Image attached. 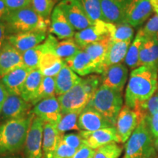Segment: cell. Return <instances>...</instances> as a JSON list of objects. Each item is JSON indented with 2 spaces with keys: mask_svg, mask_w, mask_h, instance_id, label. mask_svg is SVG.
I'll return each instance as SVG.
<instances>
[{
  "mask_svg": "<svg viewBox=\"0 0 158 158\" xmlns=\"http://www.w3.org/2000/svg\"><path fill=\"white\" fill-rule=\"evenodd\" d=\"M158 88V68L155 65H143L134 69L124 94L125 106L135 110L149 100Z\"/></svg>",
  "mask_w": 158,
  "mask_h": 158,
  "instance_id": "obj_1",
  "label": "cell"
},
{
  "mask_svg": "<svg viewBox=\"0 0 158 158\" xmlns=\"http://www.w3.org/2000/svg\"><path fill=\"white\" fill-rule=\"evenodd\" d=\"M35 115L7 120L0 124V156L14 155L24 147Z\"/></svg>",
  "mask_w": 158,
  "mask_h": 158,
  "instance_id": "obj_2",
  "label": "cell"
},
{
  "mask_svg": "<svg viewBox=\"0 0 158 158\" xmlns=\"http://www.w3.org/2000/svg\"><path fill=\"white\" fill-rule=\"evenodd\" d=\"M86 107L98 111L115 127L118 114L123 107L122 92L101 84Z\"/></svg>",
  "mask_w": 158,
  "mask_h": 158,
  "instance_id": "obj_3",
  "label": "cell"
},
{
  "mask_svg": "<svg viewBox=\"0 0 158 158\" xmlns=\"http://www.w3.org/2000/svg\"><path fill=\"white\" fill-rule=\"evenodd\" d=\"M5 23L7 33L13 35L32 31H47L50 20L41 17L30 5L12 11Z\"/></svg>",
  "mask_w": 158,
  "mask_h": 158,
  "instance_id": "obj_4",
  "label": "cell"
},
{
  "mask_svg": "<svg viewBox=\"0 0 158 158\" xmlns=\"http://www.w3.org/2000/svg\"><path fill=\"white\" fill-rule=\"evenodd\" d=\"M125 155L130 158H156L155 139L145 118L140 119L137 127L124 145Z\"/></svg>",
  "mask_w": 158,
  "mask_h": 158,
  "instance_id": "obj_5",
  "label": "cell"
},
{
  "mask_svg": "<svg viewBox=\"0 0 158 158\" xmlns=\"http://www.w3.org/2000/svg\"><path fill=\"white\" fill-rule=\"evenodd\" d=\"M93 94L84 86L82 79L68 92L57 97L62 114L73 112L81 113L86 107Z\"/></svg>",
  "mask_w": 158,
  "mask_h": 158,
  "instance_id": "obj_6",
  "label": "cell"
},
{
  "mask_svg": "<svg viewBox=\"0 0 158 158\" xmlns=\"http://www.w3.org/2000/svg\"><path fill=\"white\" fill-rule=\"evenodd\" d=\"M76 31H81L93 25L85 12L80 0H62L57 4Z\"/></svg>",
  "mask_w": 158,
  "mask_h": 158,
  "instance_id": "obj_7",
  "label": "cell"
},
{
  "mask_svg": "<svg viewBox=\"0 0 158 158\" xmlns=\"http://www.w3.org/2000/svg\"><path fill=\"white\" fill-rule=\"evenodd\" d=\"M44 124V121L36 116L33 118L24 144L25 158L43 157V138Z\"/></svg>",
  "mask_w": 158,
  "mask_h": 158,
  "instance_id": "obj_8",
  "label": "cell"
},
{
  "mask_svg": "<svg viewBox=\"0 0 158 158\" xmlns=\"http://www.w3.org/2000/svg\"><path fill=\"white\" fill-rule=\"evenodd\" d=\"M139 121L140 117L138 112L124 105L118 114L115 125L121 143L127 141L137 127Z\"/></svg>",
  "mask_w": 158,
  "mask_h": 158,
  "instance_id": "obj_9",
  "label": "cell"
},
{
  "mask_svg": "<svg viewBox=\"0 0 158 158\" xmlns=\"http://www.w3.org/2000/svg\"><path fill=\"white\" fill-rule=\"evenodd\" d=\"M31 104L25 101L21 96L9 94L3 105L0 120L3 122L24 117L31 113Z\"/></svg>",
  "mask_w": 158,
  "mask_h": 158,
  "instance_id": "obj_10",
  "label": "cell"
},
{
  "mask_svg": "<svg viewBox=\"0 0 158 158\" xmlns=\"http://www.w3.org/2000/svg\"><path fill=\"white\" fill-rule=\"evenodd\" d=\"M108 37H110L108 23L104 21H98L87 28L76 31L74 40L82 49L86 45Z\"/></svg>",
  "mask_w": 158,
  "mask_h": 158,
  "instance_id": "obj_11",
  "label": "cell"
},
{
  "mask_svg": "<svg viewBox=\"0 0 158 158\" xmlns=\"http://www.w3.org/2000/svg\"><path fill=\"white\" fill-rule=\"evenodd\" d=\"M46 37L47 31H27L8 35L7 42L23 54L43 43Z\"/></svg>",
  "mask_w": 158,
  "mask_h": 158,
  "instance_id": "obj_12",
  "label": "cell"
},
{
  "mask_svg": "<svg viewBox=\"0 0 158 158\" xmlns=\"http://www.w3.org/2000/svg\"><path fill=\"white\" fill-rule=\"evenodd\" d=\"M79 133L84 139V143L94 150L110 143H121L115 127L103 128L93 132L81 130Z\"/></svg>",
  "mask_w": 158,
  "mask_h": 158,
  "instance_id": "obj_13",
  "label": "cell"
},
{
  "mask_svg": "<svg viewBox=\"0 0 158 158\" xmlns=\"http://www.w3.org/2000/svg\"><path fill=\"white\" fill-rule=\"evenodd\" d=\"M31 113L40 118L44 122L57 125L62 118V111L56 97L41 100L34 106Z\"/></svg>",
  "mask_w": 158,
  "mask_h": 158,
  "instance_id": "obj_14",
  "label": "cell"
},
{
  "mask_svg": "<svg viewBox=\"0 0 158 158\" xmlns=\"http://www.w3.org/2000/svg\"><path fill=\"white\" fill-rule=\"evenodd\" d=\"M48 30L50 34L60 40L73 38L76 34V30L57 5L51 15Z\"/></svg>",
  "mask_w": 158,
  "mask_h": 158,
  "instance_id": "obj_15",
  "label": "cell"
},
{
  "mask_svg": "<svg viewBox=\"0 0 158 158\" xmlns=\"http://www.w3.org/2000/svg\"><path fill=\"white\" fill-rule=\"evenodd\" d=\"M153 13L150 0H132L126 12L124 23L136 27L145 22Z\"/></svg>",
  "mask_w": 158,
  "mask_h": 158,
  "instance_id": "obj_16",
  "label": "cell"
},
{
  "mask_svg": "<svg viewBox=\"0 0 158 158\" xmlns=\"http://www.w3.org/2000/svg\"><path fill=\"white\" fill-rule=\"evenodd\" d=\"M100 76L102 85L122 92L127 81V67L123 63L111 65L105 69Z\"/></svg>",
  "mask_w": 158,
  "mask_h": 158,
  "instance_id": "obj_17",
  "label": "cell"
},
{
  "mask_svg": "<svg viewBox=\"0 0 158 158\" xmlns=\"http://www.w3.org/2000/svg\"><path fill=\"white\" fill-rule=\"evenodd\" d=\"M132 0H100L102 15L106 22L124 23L127 10Z\"/></svg>",
  "mask_w": 158,
  "mask_h": 158,
  "instance_id": "obj_18",
  "label": "cell"
},
{
  "mask_svg": "<svg viewBox=\"0 0 158 158\" xmlns=\"http://www.w3.org/2000/svg\"><path fill=\"white\" fill-rule=\"evenodd\" d=\"M21 67H25L22 54L7 42L0 50V78Z\"/></svg>",
  "mask_w": 158,
  "mask_h": 158,
  "instance_id": "obj_19",
  "label": "cell"
},
{
  "mask_svg": "<svg viewBox=\"0 0 158 158\" xmlns=\"http://www.w3.org/2000/svg\"><path fill=\"white\" fill-rule=\"evenodd\" d=\"M78 126L80 130L93 132L103 128L114 127L98 111L86 107L78 118Z\"/></svg>",
  "mask_w": 158,
  "mask_h": 158,
  "instance_id": "obj_20",
  "label": "cell"
},
{
  "mask_svg": "<svg viewBox=\"0 0 158 158\" xmlns=\"http://www.w3.org/2000/svg\"><path fill=\"white\" fill-rule=\"evenodd\" d=\"M45 42L48 44L49 48L56 56L62 59L73 56L81 50V47L75 41L74 38L58 41L56 37L49 33L45 39Z\"/></svg>",
  "mask_w": 158,
  "mask_h": 158,
  "instance_id": "obj_21",
  "label": "cell"
},
{
  "mask_svg": "<svg viewBox=\"0 0 158 158\" xmlns=\"http://www.w3.org/2000/svg\"><path fill=\"white\" fill-rule=\"evenodd\" d=\"M64 64L80 76L96 73V67L87 53L81 50L75 56L63 59Z\"/></svg>",
  "mask_w": 158,
  "mask_h": 158,
  "instance_id": "obj_22",
  "label": "cell"
},
{
  "mask_svg": "<svg viewBox=\"0 0 158 158\" xmlns=\"http://www.w3.org/2000/svg\"><path fill=\"white\" fill-rule=\"evenodd\" d=\"M31 70L27 67H21L0 78L9 94L21 96L23 85Z\"/></svg>",
  "mask_w": 158,
  "mask_h": 158,
  "instance_id": "obj_23",
  "label": "cell"
},
{
  "mask_svg": "<svg viewBox=\"0 0 158 158\" xmlns=\"http://www.w3.org/2000/svg\"><path fill=\"white\" fill-rule=\"evenodd\" d=\"M110 42H111V38L110 37H108L101 40L86 45L81 49L87 53L90 58L92 59V62H94L96 67L97 74L101 75L103 72L102 63H103L105 56L107 53Z\"/></svg>",
  "mask_w": 158,
  "mask_h": 158,
  "instance_id": "obj_24",
  "label": "cell"
},
{
  "mask_svg": "<svg viewBox=\"0 0 158 158\" xmlns=\"http://www.w3.org/2000/svg\"><path fill=\"white\" fill-rule=\"evenodd\" d=\"M45 43H46L47 48L40 59L39 69L42 72L43 76L54 77L55 78L64 66V60L56 56L49 48L45 40Z\"/></svg>",
  "mask_w": 158,
  "mask_h": 158,
  "instance_id": "obj_25",
  "label": "cell"
},
{
  "mask_svg": "<svg viewBox=\"0 0 158 158\" xmlns=\"http://www.w3.org/2000/svg\"><path fill=\"white\" fill-rule=\"evenodd\" d=\"M62 138L56 125L45 122L43 127V158H54L57 146Z\"/></svg>",
  "mask_w": 158,
  "mask_h": 158,
  "instance_id": "obj_26",
  "label": "cell"
},
{
  "mask_svg": "<svg viewBox=\"0 0 158 158\" xmlns=\"http://www.w3.org/2000/svg\"><path fill=\"white\" fill-rule=\"evenodd\" d=\"M81 79L82 78L64 64L60 72L55 77L56 95L59 97L68 92L78 84Z\"/></svg>",
  "mask_w": 158,
  "mask_h": 158,
  "instance_id": "obj_27",
  "label": "cell"
},
{
  "mask_svg": "<svg viewBox=\"0 0 158 158\" xmlns=\"http://www.w3.org/2000/svg\"><path fill=\"white\" fill-rule=\"evenodd\" d=\"M131 41L114 42L111 40L102 63L103 71L111 65L122 63L125 59Z\"/></svg>",
  "mask_w": 158,
  "mask_h": 158,
  "instance_id": "obj_28",
  "label": "cell"
},
{
  "mask_svg": "<svg viewBox=\"0 0 158 158\" xmlns=\"http://www.w3.org/2000/svg\"><path fill=\"white\" fill-rule=\"evenodd\" d=\"M43 75L40 69L32 70L26 79L21 90V98L31 103L40 86Z\"/></svg>",
  "mask_w": 158,
  "mask_h": 158,
  "instance_id": "obj_29",
  "label": "cell"
},
{
  "mask_svg": "<svg viewBox=\"0 0 158 158\" xmlns=\"http://www.w3.org/2000/svg\"><path fill=\"white\" fill-rule=\"evenodd\" d=\"M155 65L158 68V43L155 38H147L141 46L138 67Z\"/></svg>",
  "mask_w": 158,
  "mask_h": 158,
  "instance_id": "obj_30",
  "label": "cell"
},
{
  "mask_svg": "<svg viewBox=\"0 0 158 158\" xmlns=\"http://www.w3.org/2000/svg\"><path fill=\"white\" fill-rule=\"evenodd\" d=\"M146 39L147 37L142 31V29H140L138 31L133 43L130 45L125 59H124V63L128 68L132 70L138 68L140 52H141L142 45Z\"/></svg>",
  "mask_w": 158,
  "mask_h": 158,
  "instance_id": "obj_31",
  "label": "cell"
},
{
  "mask_svg": "<svg viewBox=\"0 0 158 158\" xmlns=\"http://www.w3.org/2000/svg\"><path fill=\"white\" fill-rule=\"evenodd\" d=\"M108 29L112 41L114 42L132 41L134 30L133 27L128 23H123L115 24V23H108Z\"/></svg>",
  "mask_w": 158,
  "mask_h": 158,
  "instance_id": "obj_32",
  "label": "cell"
},
{
  "mask_svg": "<svg viewBox=\"0 0 158 158\" xmlns=\"http://www.w3.org/2000/svg\"><path fill=\"white\" fill-rule=\"evenodd\" d=\"M56 97V84L54 77L43 76L40 86L31 101V106H34L41 100Z\"/></svg>",
  "mask_w": 158,
  "mask_h": 158,
  "instance_id": "obj_33",
  "label": "cell"
},
{
  "mask_svg": "<svg viewBox=\"0 0 158 158\" xmlns=\"http://www.w3.org/2000/svg\"><path fill=\"white\" fill-rule=\"evenodd\" d=\"M47 48L45 41L35 48L28 50L22 54L23 61L24 66L31 70L39 69V64L40 59L43 53Z\"/></svg>",
  "mask_w": 158,
  "mask_h": 158,
  "instance_id": "obj_34",
  "label": "cell"
},
{
  "mask_svg": "<svg viewBox=\"0 0 158 158\" xmlns=\"http://www.w3.org/2000/svg\"><path fill=\"white\" fill-rule=\"evenodd\" d=\"M81 113L78 112H73L62 114L60 121L56 125L57 130L61 135L64 134L70 130H77L80 132L78 126V118Z\"/></svg>",
  "mask_w": 158,
  "mask_h": 158,
  "instance_id": "obj_35",
  "label": "cell"
},
{
  "mask_svg": "<svg viewBox=\"0 0 158 158\" xmlns=\"http://www.w3.org/2000/svg\"><path fill=\"white\" fill-rule=\"evenodd\" d=\"M85 12L94 22L104 21L100 0H80Z\"/></svg>",
  "mask_w": 158,
  "mask_h": 158,
  "instance_id": "obj_36",
  "label": "cell"
},
{
  "mask_svg": "<svg viewBox=\"0 0 158 158\" xmlns=\"http://www.w3.org/2000/svg\"><path fill=\"white\" fill-rule=\"evenodd\" d=\"M138 112L140 119L158 113V88L155 93L149 100L140 105L135 110Z\"/></svg>",
  "mask_w": 158,
  "mask_h": 158,
  "instance_id": "obj_37",
  "label": "cell"
},
{
  "mask_svg": "<svg viewBox=\"0 0 158 158\" xmlns=\"http://www.w3.org/2000/svg\"><path fill=\"white\" fill-rule=\"evenodd\" d=\"M54 0H31V6L36 13L46 20H50L51 15L56 7Z\"/></svg>",
  "mask_w": 158,
  "mask_h": 158,
  "instance_id": "obj_38",
  "label": "cell"
},
{
  "mask_svg": "<svg viewBox=\"0 0 158 158\" xmlns=\"http://www.w3.org/2000/svg\"><path fill=\"white\" fill-rule=\"evenodd\" d=\"M122 150L123 147L117 143H110L97 149L93 158H118Z\"/></svg>",
  "mask_w": 158,
  "mask_h": 158,
  "instance_id": "obj_39",
  "label": "cell"
},
{
  "mask_svg": "<svg viewBox=\"0 0 158 158\" xmlns=\"http://www.w3.org/2000/svg\"><path fill=\"white\" fill-rule=\"evenodd\" d=\"M141 29L147 38H155L158 34V15L150 18Z\"/></svg>",
  "mask_w": 158,
  "mask_h": 158,
  "instance_id": "obj_40",
  "label": "cell"
},
{
  "mask_svg": "<svg viewBox=\"0 0 158 158\" xmlns=\"http://www.w3.org/2000/svg\"><path fill=\"white\" fill-rule=\"evenodd\" d=\"M62 140L73 149L78 150L84 143V139L80 133H68L62 135Z\"/></svg>",
  "mask_w": 158,
  "mask_h": 158,
  "instance_id": "obj_41",
  "label": "cell"
},
{
  "mask_svg": "<svg viewBox=\"0 0 158 158\" xmlns=\"http://www.w3.org/2000/svg\"><path fill=\"white\" fill-rule=\"evenodd\" d=\"M77 152V149H73L68 144H66L61 138L60 141L57 146L55 152L54 157H59L62 158H72Z\"/></svg>",
  "mask_w": 158,
  "mask_h": 158,
  "instance_id": "obj_42",
  "label": "cell"
},
{
  "mask_svg": "<svg viewBox=\"0 0 158 158\" xmlns=\"http://www.w3.org/2000/svg\"><path fill=\"white\" fill-rule=\"evenodd\" d=\"M143 118H145L150 130V133L155 141L157 138H158V113Z\"/></svg>",
  "mask_w": 158,
  "mask_h": 158,
  "instance_id": "obj_43",
  "label": "cell"
},
{
  "mask_svg": "<svg viewBox=\"0 0 158 158\" xmlns=\"http://www.w3.org/2000/svg\"><path fill=\"white\" fill-rule=\"evenodd\" d=\"M5 2L11 12L31 5V0H5Z\"/></svg>",
  "mask_w": 158,
  "mask_h": 158,
  "instance_id": "obj_44",
  "label": "cell"
},
{
  "mask_svg": "<svg viewBox=\"0 0 158 158\" xmlns=\"http://www.w3.org/2000/svg\"><path fill=\"white\" fill-rule=\"evenodd\" d=\"M94 152H95V150L92 149L86 144L84 143L81 147L77 150L76 154L72 158H89L94 156Z\"/></svg>",
  "mask_w": 158,
  "mask_h": 158,
  "instance_id": "obj_45",
  "label": "cell"
},
{
  "mask_svg": "<svg viewBox=\"0 0 158 158\" xmlns=\"http://www.w3.org/2000/svg\"><path fill=\"white\" fill-rule=\"evenodd\" d=\"M7 29L6 23L0 21V50L7 43Z\"/></svg>",
  "mask_w": 158,
  "mask_h": 158,
  "instance_id": "obj_46",
  "label": "cell"
},
{
  "mask_svg": "<svg viewBox=\"0 0 158 158\" xmlns=\"http://www.w3.org/2000/svg\"><path fill=\"white\" fill-rule=\"evenodd\" d=\"M10 13L11 11L7 7L5 0H0V21L5 22Z\"/></svg>",
  "mask_w": 158,
  "mask_h": 158,
  "instance_id": "obj_47",
  "label": "cell"
},
{
  "mask_svg": "<svg viewBox=\"0 0 158 158\" xmlns=\"http://www.w3.org/2000/svg\"><path fill=\"white\" fill-rule=\"evenodd\" d=\"M9 95L8 92H7L6 88L4 86V84L2 82L1 79H0V114H1L2 109L3 105L5 103L6 99Z\"/></svg>",
  "mask_w": 158,
  "mask_h": 158,
  "instance_id": "obj_48",
  "label": "cell"
},
{
  "mask_svg": "<svg viewBox=\"0 0 158 158\" xmlns=\"http://www.w3.org/2000/svg\"><path fill=\"white\" fill-rule=\"evenodd\" d=\"M150 2H151L153 11L155 12V14L158 15V0H150Z\"/></svg>",
  "mask_w": 158,
  "mask_h": 158,
  "instance_id": "obj_49",
  "label": "cell"
},
{
  "mask_svg": "<svg viewBox=\"0 0 158 158\" xmlns=\"http://www.w3.org/2000/svg\"><path fill=\"white\" fill-rule=\"evenodd\" d=\"M0 158H23L20 155H5V156H0Z\"/></svg>",
  "mask_w": 158,
  "mask_h": 158,
  "instance_id": "obj_50",
  "label": "cell"
},
{
  "mask_svg": "<svg viewBox=\"0 0 158 158\" xmlns=\"http://www.w3.org/2000/svg\"><path fill=\"white\" fill-rule=\"evenodd\" d=\"M155 148H156V150H157L158 151V138L155 141Z\"/></svg>",
  "mask_w": 158,
  "mask_h": 158,
  "instance_id": "obj_51",
  "label": "cell"
},
{
  "mask_svg": "<svg viewBox=\"0 0 158 158\" xmlns=\"http://www.w3.org/2000/svg\"><path fill=\"white\" fill-rule=\"evenodd\" d=\"M123 158H130V157H128L127 155H124V157Z\"/></svg>",
  "mask_w": 158,
  "mask_h": 158,
  "instance_id": "obj_52",
  "label": "cell"
},
{
  "mask_svg": "<svg viewBox=\"0 0 158 158\" xmlns=\"http://www.w3.org/2000/svg\"><path fill=\"white\" fill-rule=\"evenodd\" d=\"M155 39H156V40L157 41V43H158V34H157V36H156V37H155Z\"/></svg>",
  "mask_w": 158,
  "mask_h": 158,
  "instance_id": "obj_53",
  "label": "cell"
},
{
  "mask_svg": "<svg viewBox=\"0 0 158 158\" xmlns=\"http://www.w3.org/2000/svg\"><path fill=\"white\" fill-rule=\"evenodd\" d=\"M54 1L56 2H61L62 0H54Z\"/></svg>",
  "mask_w": 158,
  "mask_h": 158,
  "instance_id": "obj_54",
  "label": "cell"
},
{
  "mask_svg": "<svg viewBox=\"0 0 158 158\" xmlns=\"http://www.w3.org/2000/svg\"><path fill=\"white\" fill-rule=\"evenodd\" d=\"M54 158H62V157H54Z\"/></svg>",
  "mask_w": 158,
  "mask_h": 158,
  "instance_id": "obj_55",
  "label": "cell"
},
{
  "mask_svg": "<svg viewBox=\"0 0 158 158\" xmlns=\"http://www.w3.org/2000/svg\"><path fill=\"white\" fill-rule=\"evenodd\" d=\"M93 157H94V156H92V157H89V158H93Z\"/></svg>",
  "mask_w": 158,
  "mask_h": 158,
  "instance_id": "obj_56",
  "label": "cell"
}]
</instances>
